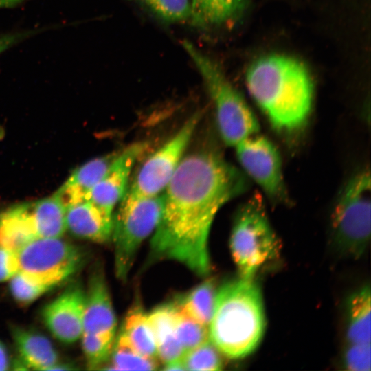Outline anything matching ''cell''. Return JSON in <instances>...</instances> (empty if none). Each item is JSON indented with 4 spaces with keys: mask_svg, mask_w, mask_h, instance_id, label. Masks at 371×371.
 <instances>
[{
    "mask_svg": "<svg viewBox=\"0 0 371 371\" xmlns=\"http://www.w3.org/2000/svg\"><path fill=\"white\" fill-rule=\"evenodd\" d=\"M9 357L7 349L0 341V371L7 370L9 368Z\"/></svg>",
    "mask_w": 371,
    "mask_h": 371,
    "instance_id": "1f68e13d",
    "label": "cell"
},
{
    "mask_svg": "<svg viewBox=\"0 0 371 371\" xmlns=\"http://www.w3.org/2000/svg\"><path fill=\"white\" fill-rule=\"evenodd\" d=\"M217 291L214 279L208 278L179 297L175 304L183 313L208 327Z\"/></svg>",
    "mask_w": 371,
    "mask_h": 371,
    "instance_id": "7402d4cb",
    "label": "cell"
},
{
    "mask_svg": "<svg viewBox=\"0 0 371 371\" xmlns=\"http://www.w3.org/2000/svg\"><path fill=\"white\" fill-rule=\"evenodd\" d=\"M28 0H0V9L13 8Z\"/></svg>",
    "mask_w": 371,
    "mask_h": 371,
    "instance_id": "d6a6232c",
    "label": "cell"
},
{
    "mask_svg": "<svg viewBox=\"0 0 371 371\" xmlns=\"http://www.w3.org/2000/svg\"><path fill=\"white\" fill-rule=\"evenodd\" d=\"M200 118V113H194L144 162L120 201H134L163 193L183 158Z\"/></svg>",
    "mask_w": 371,
    "mask_h": 371,
    "instance_id": "9c48e42d",
    "label": "cell"
},
{
    "mask_svg": "<svg viewBox=\"0 0 371 371\" xmlns=\"http://www.w3.org/2000/svg\"><path fill=\"white\" fill-rule=\"evenodd\" d=\"M146 142H136L119 151L102 179L89 194L87 199L106 211L113 213L115 206L124 195L135 162L147 148Z\"/></svg>",
    "mask_w": 371,
    "mask_h": 371,
    "instance_id": "7c38bea8",
    "label": "cell"
},
{
    "mask_svg": "<svg viewBox=\"0 0 371 371\" xmlns=\"http://www.w3.org/2000/svg\"><path fill=\"white\" fill-rule=\"evenodd\" d=\"M9 290L14 300L21 305H28L53 287L39 282L18 271L10 280Z\"/></svg>",
    "mask_w": 371,
    "mask_h": 371,
    "instance_id": "83f0119b",
    "label": "cell"
},
{
    "mask_svg": "<svg viewBox=\"0 0 371 371\" xmlns=\"http://www.w3.org/2000/svg\"><path fill=\"white\" fill-rule=\"evenodd\" d=\"M221 354L209 339L186 352L181 358V362L185 370H221L223 366Z\"/></svg>",
    "mask_w": 371,
    "mask_h": 371,
    "instance_id": "d4e9b609",
    "label": "cell"
},
{
    "mask_svg": "<svg viewBox=\"0 0 371 371\" xmlns=\"http://www.w3.org/2000/svg\"><path fill=\"white\" fill-rule=\"evenodd\" d=\"M147 317L156 344L157 359L164 365L180 360L185 351L176 333L175 303L158 306Z\"/></svg>",
    "mask_w": 371,
    "mask_h": 371,
    "instance_id": "e0dca14e",
    "label": "cell"
},
{
    "mask_svg": "<svg viewBox=\"0 0 371 371\" xmlns=\"http://www.w3.org/2000/svg\"><path fill=\"white\" fill-rule=\"evenodd\" d=\"M109 360H111L108 368L110 370H154L158 366L156 359L137 351L120 333L114 341Z\"/></svg>",
    "mask_w": 371,
    "mask_h": 371,
    "instance_id": "603a6c76",
    "label": "cell"
},
{
    "mask_svg": "<svg viewBox=\"0 0 371 371\" xmlns=\"http://www.w3.org/2000/svg\"><path fill=\"white\" fill-rule=\"evenodd\" d=\"M115 335L113 333H82V348L89 369H95L109 359Z\"/></svg>",
    "mask_w": 371,
    "mask_h": 371,
    "instance_id": "484cf974",
    "label": "cell"
},
{
    "mask_svg": "<svg viewBox=\"0 0 371 371\" xmlns=\"http://www.w3.org/2000/svg\"><path fill=\"white\" fill-rule=\"evenodd\" d=\"M189 23L207 30L223 26L243 13L248 0H190Z\"/></svg>",
    "mask_w": 371,
    "mask_h": 371,
    "instance_id": "d6986e66",
    "label": "cell"
},
{
    "mask_svg": "<svg viewBox=\"0 0 371 371\" xmlns=\"http://www.w3.org/2000/svg\"><path fill=\"white\" fill-rule=\"evenodd\" d=\"M142 8L166 24L189 22L190 0H133Z\"/></svg>",
    "mask_w": 371,
    "mask_h": 371,
    "instance_id": "cb8c5ba5",
    "label": "cell"
},
{
    "mask_svg": "<svg viewBox=\"0 0 371 371\" xmlns=\"http://www.w3.org/2000/svg\"><path fill=\"white\" fill-rule=\"evenodd\" d=\"M18 271L16 252L0 247V282L9 280Z\"/></svg>",
    "mask_w": 371,
    "mask_h": 371,
    "instance_id": "f546056e",
    "label": "cell"
},
{
    "mask_svg": "<svg viewBox=\"0 0 371 371\" xmlns=\"http://www.w3.org/2000/svg\"><path fill=\"white\" fill-rule=\"evenodd\" d=\"M16 255L19 271L52 287L73 276L84 261L78 247L60 238H37Z\"/></svg>",
    "mask_w": 371,
    "mask_h": 371,
    "instance_id": "ba28073f",
    "label": "cell"
},
{
    "mask_svg": "<svg viewBox=\"0 0 371 371\" xmlns=\"http://www.w3.org/2000/svg\"><path fill=\"white\" fill-rule=\"evenodd\" d=\"M117 321L105 278L95 273L85 292L82 333H115Z\"/></svg>",
    "mask_w": 371,
    "mask_h": 371,
    "instance_id": "9a60e30c",
    "label": "cell"
},
{
    "mask_svg": "<svg viewBox=\"0 0 371 371\" xmlns=\"http://www.w3.org/2000/svg\"><path fill=\"white\" fill-rule=\"evenodd\" d=\"M37 238L36 201L19 203L0 211V247L17 252Z\"/></svg>",
    "mask_w": 371,
    "mask_h": 371,
    "instance_id": "4fadbf2b",
    "label": "cell"
},
{
    "mask_svg": "<svg viewBox=\"0 0 371 371\" xmlns=\"http://www.w3.org/2000/svg\"><path fill=\"white\" fill-rule=\"evenodd\" d=\"M238 160L245 172L273 200L285 196L282 159L276 146L257 134L235 146Z\"/></svg>",
    "mask_w": 371,
    "mask_h": 371,
    "instance_id": "30bf717a",
    "label": "cell"
},
{
    "mask_svg": "<svg viewBox=\"0 0 371 371\" xmlns=\"http://www.w3.org/2000/svg\"><path fill=\"white\" fill-rule=\"evenodd\" d=\"M85 297L80 286L73 284L43 308L44 324L60 341L71 344L81 337Z\"/></svg>",
    "mask_w": 371,
    "mask_h": 371,
    "instance_id": "8fae6325",
    "label": "cell"
},
{
    "mask_svg": "<svg viewBox=\"0 0 371 371\" xmlns=\"http://www.w3.org/2000/svg\"><path fill=\"white\" fill-rule=\"evenodd\" d=\"M119 151L95 158L76 168L54 194L67 207L87 201L93 188L102 179Z\"/></svg>",
    "mask_w": 371,
    "mask_h": 371,
    "instance_id": "2e32d148",
    "label": "cell"
},
{
    "mask_svg": "<svg viewBox=\"0 0 371 371\" xmlns=\"http://www.w3.org/2000/svg\"><path fill=\"white\" fill-rule=\"evenodd\" d=\"M348 344L370 343V289L365 285L355 292L347 304Z\"/></svg>",
    "mask_w": 371,
    "mask_h": 371,
    "instance_id": "ffe728a7",
    "label": "cell"
},
{
    "mask_svg": "<svg viewBox=\"0 0 371 371\" xmlns=\"http://www.w3.org/2000/svg\"><path fill=\"white\" fill-rule=\"evenodd\" d=\"M120 333L137 351L146 357L157 359L156 344L147 313L139 304H135L128 311Z\"/></svg>",
    "mask_w": 371,
    "mask_h": 371,
    "instance_id": "44dd1931",
    "label": "cell"
},
{
    "mask_svg": "<svg viewBox=\"0 0 371 371\" xmlns=\"http://www.w3.org/2000/svg\"><path fill=\"white\" fill-rule=\"evenodd\" d=\"M265 328L262 294L253 278H241L217 289L209 338L222 355L243 358L260 344Z\"/></svg>",
    "mask_w": 371,
    "mask_h": 371,
    "instance_id": "3957f363",
    "label": "cell"
},
{
    "mask_svg": "<svg viewBox=\"0 0 371 371\" xmlns=\"http://www.w3.org/2000/svg\"><path fill=\"white\" fill-rule=\"evenodd\" d=\"M175 306L176 333L186 352L208 340L209 330L207 326L183 313L176 304Z\"/></svg>",
    "mask_w": 371,
    "mask_h": 371,
    "instance_id": "4316f807",
    "label": "cell"
},
{
    "mask_svg": "<svg viewBox=\"0 0 371 371\" xmlns=\"http://www.w3.org/2000/svg\"><path fill=\"white\" fill-rule=\"evenodd\" d=\"M370 343L349 344L344 356V363L352 371H370L371 366Z\"/></svg>",
    "mask_w": 371,
    "mask_h": 371,
    "instance_id": "f1b7e54d",
    "label": "cell"
},
{
    "mask_svg": "<svg viewBox=\"0 0 371 371\" xmlns=\"http://www.w3.org/2000/svg\"><path fill=\"white\" fill-rule=\"evenodd\" d=\"M247 186L245 177L215 151H196L183 157L163 192L162 213L150 241V260L177 261L198 275H207L214 219Z\"/></svg>",
    "mask_w": 371,
    "mask_h": 371,
    "instance_id": "6da1fadb",
    "label": "cell"
},
{
    "mask_svg": "<svg viewBox=\"0 0 371 371\" xmlns=\"http://www.w3.org/2000/svg\"><path fill=\"white\" fill-rule=\"evenodd\" d=\"M163 205V193L134 201H120L111 234L115 273L120 280L128 278L140 245L159 223Z\"/></svg>",
    "mask_w": 371,
    "mask_h": 371,
    "instance_id": "52a82bcc",
    "label": "cell"
},
{
    "mask_svg": "<svg viewBox=\"0 0 371 371\" xmlns=\"http://www.w3.org/2000/svg\"><path fill=\"white\" fill-rule=\"evenodd\" d=\"M370 175L366 170L345 185L333 209V242L341 253L359 258L365 252L371 231Z\"/></svg>",
    "mask_w": 371,
    "mask_h": 371,
    "instance_id": "8992f818",
    "label": "cell"
},
{
    "mask_svg": "<svg viewBox=\"0 0 371 371\" xmlns=\"http://www.w3.org/2000/svg\"><path fill=\"white\" fill-rule=\"evenodd\" d=\"M11 333L21 370H49L58 363V353L44 335L21 327H13Z\"/></svg>",
    "mask_w": 371,
    "mask_h": 371,
    "instance_id": "ac0fdd59",
    "label": "cell"
},
{
    "mask_svg": "<svg viewBox=\"0 0 371 371\" xmlns=\"http://www.w3.org/2000/svg\"><path fill=\"white\" fill-rule=\"evenodd\" d=\"M36 33L37 30L0 34V54Z\"/></svg>",
    "mask_w": 371,
    "mask_h": 371,
    "instance_id": "4dcf8cb0",
    "label": "cell"
},
{
    "mask_svg": "<svg viewBox=\"0 0 371 371\" xmlns=\"http://www.w3.org/2000/svg\"><path fill=\"white\" fill-rule=\"evenodd\" d=\"M230 249L240 276L253 278L267 262L279 256L280 244L257 196L238 212L230 236Z\"/></svg>",
    "mask_w": 371,
    "mask_h": 371,
    "instance_id": "5b68a950",
    "label": "cell"
},
{
    "mask_svg": "<svg viewBox=\"0 0 371 371\" xmlns=\"http://www.w3.org/2000/svg\"><path fill=\"white\" fill-rule=\"evenodd\" d=\"M113 214L87 200L65 209L67 229L74 236L96 243L111 239Z\"/></svg>",
    "mask_w": 371,
    "mask_h": 371,
    "instance_id": "5bb4252c",
    "label": "cell"
},
{
    "mask_svg": "<svg viewBox=\"0 0 371 371\" xmlns=\"http://www.w3.org/2000/svg\"><path fill=\"white\" fill-rule=\"evenodd\" d=\"M182 46L194 63L215 105L217 124L224 142L235 146L257 134L258 120L244 98L229 82L218 64L184 40Z\"/></svg>",
    "mask_w": 371,
    "mask_h": 371,
    "instance_id": "277c9868",
    "label": "cell"
},
{
    "mask_svg": "<svg viewBox=\"0 0 371 371\" xmlns=\"http://www.w3.org/2000/svg\"><path fill=\"white\" fill-rule=\"evenodd\" d=\"M245 81L252 98L275 129L293 133L305 125L314 87L302 62L284 54L261 56L247 69Z\"/></svg>",
    "mask_w": 371,
    "mask_h": 371,
    "instance_id": "7a4b0ae2",
    "label": "cell"
}]
</instances>
